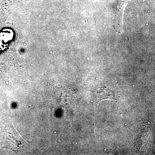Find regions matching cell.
<instances>
[{
	"mask_svg": "<svg viewBox=\"0 0 155 155\" xmlns=\"http://www.w3.org/2000/svg\"><path fill=\"white\" fill-rule=\"evenodd\" d=\"M129 0H117L115 19H114V27L117 33L121 34L122 31V19L123 11Z\"/></svg>",
	"mask_w": 155,
	"mask_h": 155,
	"instance_id": "6da1fadb",
	"label": "cell"
}]
</instances>
